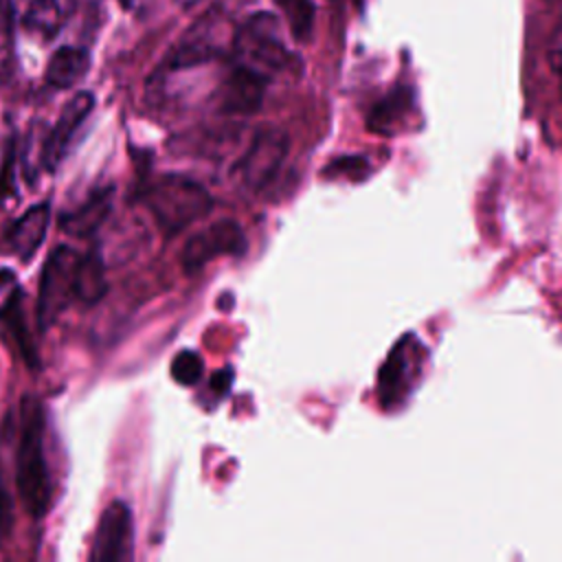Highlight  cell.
Returning a JSON list of instances; mask_svg holds the SVG:
<instances>
[{"instance_id":"obj_1","label":"cell","mask_w":562,"mask_h":562,"mask_svg":"<svg viewBox=\"0 0 562 562\" xmlns=\"http://www.w3.org/2000/svg\"><path fill=\"white\" fill-rule=\"evenodd\" d=\"M15 483L24 509L33 518L46 516L50 507L53 485L44 457V408L35 395H24L20 402Z\"/></svg>"},{"instance_id":"obj_2","label":"cell","mask_w":562,"mask_h":562,"mask_svg":"<svg viewBox=\"0 0 562 562\" xmlns=\"http://www.w3.org/2000/svg\"><path fill=\"white\" fill-rule=\"evenodd\" d=\"M231 61L272 81L279 75L301 72V57L283 40L281 22L270 11L248 15L233 33Z\"/></svg>"},{"instance_id":"obj_3","label":"cell","mask_w":562,"mask_h":562,"mask_svg":"<svg viewBox=\"0 0 562 562\" xmlns=\"http://www.w3.org/2000/svg\"><path fill=\"white\" fill-rule=\"evenodd\" d=\"M140 202L165 235L180 233L213 206L211 193L198 180L180 173H162L147 180L140 189Z\"/></svg>"},{"instance_id":"obj_4","label":"cell","mask_w":562,"mask_h":562,"mask_svg":"<svg viewBox=\"0 0 562 562\" xmlns=\"http://www.w3.org/2000/svg\"><path fill=\"white\" fill-rule=\"evenodd\" d=\"M228 15L220 7H211L202 13L178 40L165 59V70L180 72L206 66L224 57L233 44Z\"/></svg>"},{"instance_id":"obj_5","label":"cell","mask_w":562,"mask_h":562,"mask_svg":"<svg viewBox=\"0 0 562 562\" xmlns=\"http://www.w3.org/2000/svg\"><path fill=\"white\" fill-rule=\"evenodd\" d=\"M426 347L417 336H402L378 371V400L382 408L402 406L422 378Z\"/></svg>"},{"instance_id":"obj_6","label":"cell","mask_w":562,"mask_h":562,"mask_svg":"<svg viewBox=\"0 0 562 562\" xmlns=\"http://www.w3.org/2000/svg\"><path fill=\"white\" fill-rule=\"evenodd\" d=\"M79 257L81 255L70 246H57L48 252L40 274L35 305V316L42 331H46L59 312L66 310V305L75 299V272Z\"/></svg>"},{"instance_id":"obj_7","label":"cell","mask_w":562,"mask_h":562,"mask_svg":"<svg viewBox=\"0 0 562 562\" xmlns=\"http://www.w3.org/2000/svg\"><path fill=\"white\" fill-rule=\"evenodd\" d=\"M290 149V138L283 130L263 127L255 134L248 149L235 165V173L250 191L266 189L279 173Z\"/></svg>"},{"instance_id":"obj_8","label":"cell","mask_w":562,"mask_h":562,"mask_svg":"<svg viewBox=\"0 0 562 562\" xmlns=\"http://www.w3.org/2000/svg\"><path fill=\"white\" fill-rule=\"evenodd\" d=\"M244 250H246L244 228L235 220H217L187 239L180 259H182L184 272L193 274L215 257L241 255Z\"/></svg>"},{"instance_id":"obj_9","label":"cell","mask_w":562,"mask_h":562,"mask_svg":"<svg viewBox=\"0 0 562 562\" xmlns=\"http://www.w3.org/2000/svg\"><path fill=\"white\" fill-rule=\"evenodd\" d=\"M94 108V94L88 90L77 92L59 112L55 125L50 127L44 147H42V165L48 171H55L64 158L68 156L79 130Z\"/></svg>"},{"instance_id":"obj_10","label":"cell","mask_w":562,"mask_h":562,"mask_svg":"<svg viewBox=\"0 0 562 562\" xmlns=\"http://www.w3.org/2000/svg\"><path fill=\"white\" fill-rule=\"evenodd\" d=\"M134 527L127 503L112 501L97 525L90 560L94 562H123L132 558Z\"/></svg>"},{"instance_id":"obj_11","label":"cell","mask_w":562,"mask_h":562,"mask_svg":"<svg viewBox=\"0 0 562 562\" xmlns=\"http://www.w3.org/2000/svg\"><path fill=\"white\" fill-rule=\"evenodd\" d=\"M268 79L257 75L255 70L231 61V68L226 72V77L220 83L217 90V99H220V110L224 114H252L259 110L263 97H266V88H268Z\"/></svg>"},{"instance_id":"obj_12","label":"cell","mask_w":562,"mask_h":562,"mask_svg":"<svg viewBox=\"0 0 562 562\" xmlns=\"http://www.w3.org/2000/svg\"><path fill=\"white\" fill-rule=\"evenodd\" d=\"M415 112V92L411 86H393L375 105L371 108L367 116V127L375 134L393 136L400 134L411 114Z\"/></svg>"},{"instance_id":"obj_13","label":"cell","mask_w":562,"mask_h":562,"mask_svg":"<svg viewBox=\"0 0 562 562\" xmlns=\"http://www.w3.org/2000/svg\"><path fill=\"white\" fill-rule=\"evenodd\" d=\"M50 224V204H33L29 211H24L7 231V239L11 250L22 259L29 261L37 248L42 246Z\"/></svg>"},{"instance_id":"obj_14","label":"cell","mask_w":562,"mask_h":562,"mask_svg":"<svg viewBox=\"0 0 562 562\" xmlns=\"http://www.w3.org/2000/svg\"><path fill=\"white\" fill-rule=\"evenodd\" d=\"M0 325L4 327V331L13 338L24 364L31 371L40 369V358H37V347L35 340L29 331V323H26V314H24V290L18 285L11 290V294L7 296V301L0 307Z\"/></svg>"},{"instance_id":"obj_15","label":"cell","mask_w":562,"mask_h":562,"mask_svg":"<svg viewBox=\"0 0 562 562\" xmlns=\"http://www.w3.org/2000/svg\"><path fill=\"white\" fill-rule=\"evenodd\" d=\"M114 202V189L103 187L88 195L83 204H79L75 211L66 213L59 220V226L64 233H70L72 237H90L94 235L101 224L108 220Z\"/></svg>"},{"instance_id":"obj_16","label":"cell","mask_w":562,"mask_h":562,"mask_svg":"<svg viewBox=\"0 0 562 562\" xmlns=\"http://www.w3.org/2000/svg\"><path fill=\"white\" fill-rule=\"evenodd\" d=\"M88 70H90V55L86 48L61 46L50 55V59L46 64L44 79L48 86H53L57 90H66V88H72L75 83H79Z\"/></svg>"},{"instance_id":"obj_17","label":"cell","mask_w":562,"mask_h":562,"mask_svg":"<svg viewBox=\"0 0 562 562\" xmlns=\"http://www.w3.org/2000/svg\"><path fill=\"white\" fill-rule=\"evenodd\" d=\"M68 9V0H31L22 13V26L26 33L48 42L64 29Z\"/></svg>"},{"instance_id":"obj_18","label":"cell","mask_w":562,"mask_h":562,"mask_svg":"<svg viewBox=\"0 0 562 562\" xmlns=\"http://www.w3.org/2000/svg\"><path fill=\"white\" fill-rule=\"evenodd\" d=\"M108 290L105 263L99 250H90L79 257L75 272V299L83 305H94L103 299Z\"/></svg>"},{"instance_id":"obj_19","label":"cell","mask_w":562,"mask_h":562,"mask_svg":"<svg viewBox=\"0 0 562 562\" xmlns=\"http://www.w3.org/2000/svg\"><path fill=\"white\" fill-rule=\"evenodd\" d=\"M15 66V7L0 0V83H4Z\"/></svg>"},{"instance_id":"obj_20","label":"cell","mask_w":562,"mask_h":562,"mask_svg":"<svg viewBox=\"0 0 562 562\" xmlns=\"http://www.w3.org/2000/svg\"><path fill=\"white\" fill-rule=\"evenodd\" d=\"M283 11L290 33L299 42H307L314 31V4L312 0H274Z\"/></svg>"},{"instance_id":"obj_21","label":"cell","mask_w":562,"mask_h":562,"mask_svg":"<svg viewBox=\"0 0 562 562\" xmlns=\"http://www.w3.org/2000/svg\"><path fill=\"white\" fill-rule=\"evenodd\" d=\"M204 373V362L198 351L182 349L171 360V378L182 386H195Z\"/></svg>"},{"instance_id":"obj_22","label":"cell","mask_w":562,"mask_h":562,"mask_svg":"<svg viewBox=\"0 0 562 562\" xmlns=\"http://www.w3.org/2000/svg\"><path fill=\"white\" fill-rule=\"evenodd\" d=\"M369 173V162L364 156H340L334 158L325 169V178H351V180H362Z\"/></svg>"},{"instance_id":"obj_23","label":"cell","mask_w":562,"mask_h":562,"mask_svg":"<svg viewBox=\"0 0 562 562\" xmlns=\"http://www.w3.org/2000/svg\"><path fill=\"white\" fill-rule=\"evenodd\" d=\"M15 189V143L11 140L4 149V160L0 169V204L13 195Z\"/></svg>"},{"instance_id":"obj_24","label":"cell","mask_w":562,"mask_h":562,"mask_svg":"<svg viewBox=\"0 0 562 562\" xmlns=\"http://www.w3.org/2000/svg\"><path fill=\"white\" fill-rule=\"evenodd\" d=\"M547 57H549L551 72L555 75V81H558V88L562 94V20L553 29V35H551L549 48H547Z\"/></svg>"},{"instance_id":"obj_25","label":"cell","mask_w":562,"mask_h":562,"mask_svg":"<svg viewBox=\"0 0 562 562\" xmlns=\"http://www.w3.org/2000/svg\"><path fill=\"white\" fill-rule=\"evenodd\" d=\"M13 527V501L9 490L4 487L2 472H0V540H4L11 533Z\"/></svg>"},{"instance_id":"obj_26","label":"cell","mask_w":562,"mask_h":562,"mask_svg":"<svg viewBox=\"0 0 562 562\" xmlns=\"http://www.w3.org/2000/svg\"><path fill=\"white\" fill-rule=\"evenodd\" d=\"M231 382H233V371H231V369H222V371L213 373L209 386H211V391H213L215 395L222 397V395H226V393L231 391Z\"/></svg>"},{"instance_id":"obj_27","label":"cell","mask_w":562,"mask_h":562,"mask_svg":"<svg viewBox=\"0 0 562 562\" xmlns=\"http://www.w3.org/2000/svg\"><path fill=\"white\" fill-rule=\"evenodd\" d=\"M121 4L127 9V11H143V9H147V4H149V0H121Z\"/></svg>"},{"instance_id":"obj_28","label":"cell","mask_w":562,"mask_h":562,"mask_svg":"<svg viewBox=\"0 0 562 562\" xmlns=\"http://www.w3.org/2000/svg\"><path fill=\"white\" fill-rule=\"evenodd\" d=\"M198 2H202V0H176V4L182 7V9H191V7H195Z\"/></svg>"},{"instance_id":"obj_29","label":"cell","mask_w":562,"mask_h":562,"mask_svg":"<svg viewBox=\"0 0 562 562\" xmlns=\"http://www.w3.org/2000/svg\"><path fill=\"white\" fill-rule=\"evenodd\" d=\"M4 279H11V272H9V270H0V285L4 283Z\"/></svg>"}]
</instances>
